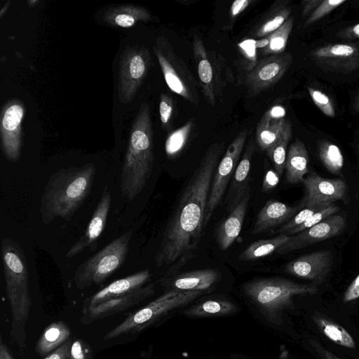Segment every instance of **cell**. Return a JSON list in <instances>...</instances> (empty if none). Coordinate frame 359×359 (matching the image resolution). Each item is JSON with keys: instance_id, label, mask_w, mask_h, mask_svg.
<instances>
[{"instance_id": "obj_1", "label": "cell", "mask_w": 359, "mask_h": 359, "mask_svg": "<svg viewBox=\"0 0 359 359\" xmlns=\"http://www.w3.org/2000/svg\"><path fill=\"white\" fill-rule=\"evenodd\" d=\"M223 142L206 151L180 196L155 256L156 266L182 265L193 257L201 238L210 189L224 151Z\"/></svg>"}, {"instance_id": "obj_2", "label": "cell", "mask_w": 359, "mask_h": 359, "mask_svg": "<svg viewBox=\"0 0 359 359\" xmlns=\"http://www.w3.org/2000/svg\"><path fill=\"white\" fill-rule=\"evenodd\" d=\"M95 172V165L89 163L52 174L41 195L42 222L46 225L57 217L69 221L90 194Z\"/></svg>"}, {"instance_id": "obj_3", "label": "cell", "mask_w": 359, "mask_h": 359, "mask_svg": "<svg viewBox=\"0 0 359 359\" xmlns=\"http://www.w3.org/2000/svg\"><path fill=\"white\" fill-rule=\"evenodd\" d=\"M154 165L153 128L150 108L143 102L132 125L121 175V191L134 200L149 180Z\"/></svg>"}, {"instance_id": "obj_4", "label": "cell", "mask_w": 359, "mask_h": 359, "mask_svg": "<svg viewBox=\"0 0 359 359\" xmlns=\"http://www.w3.org/2000/svg\"><path fill=\"white\" fill-rule=\"evenodd\" d=\"M317 285L301 284L277 277L256 278L245 283L244 294L269 323L280 326L285 312L294 307L296 296L313 295Z\"/></svg>"}, {"instance_id": "obj_5", "label": "cell", "mask_w": 359, "mask_h": 359, "mask_svg": "<svg viewBox=\"0 0 359 359\" xmlns=\"http://www.w3.org/2000/svg\"><path fill=\"white\" fill-rule=\"evenodd\" d=\"M1 251L6 294L13 320L24 323L28 318L31 307L25 255L20 244L8 237L2 240Z\"/></svg>"}, {"instance_id": "obj_6", "label": "cell", "mask_w": 359, "mask_h": 359, "mask_svg": "<svg viewBox=\"0 0 359 359\" xmlns=\"http://www.w3.org/2000/svg\"><path fill=\"white\" fill-rule=\"evenodd\" d=\"M131 236V231L123 233L83 261L73 277L76 287L83 290L100 284L115 273L125 262Z\"/></svg>"}, {"instance_id": "obj_7", "label": "cell", "mask_w": 359, "mask_h": 359, "mask_svg": "<svg viewBox=\"0 0 359 359\" xmlns=\"http://www.w3.org/2000/svg\"><path fill=\"white\" fill-rule=\"evenodd\" d=\"M204 294L199 291L165 292L146 306L128 316L121 324L109 332L104 339L141 331L165 316L175 313L177 310L187 306Z\"/></svg>"}, {"instance_id": "obj_8", "label": "cell", "mask_w": 359, "mask_h": 359, "mask_svg": "<svg viewBox=\"0 0 359 359\" xmlns=\"http://www.w3.org/2000/svg\"><path fill=\"white\" fill-rule=\"evenodd\" d=\"M154 52L162 70L167 86L171 91L198 106L199 83L184 61L174 52L164 36H158Z\"/></svg>"}, {"instance_id": "obj_9", "label": "cell", "mask_w": 359, "mask_h": 359, "mask_svg": "<svg viewBox=\"0 0 359 359\" xmlns=\"http://www.w3.org/2000/svg\"><path fill=\"white\" fill-rule=\"evenodd\" d=\"M151 55L143 46L128 47L119 65L118 94L119 100L130 103L136 95L151 66Z\"/></svg>"}, {"instance_id": "obj_10", "label": "cell", "mask_w": 359, "mask_h": 359, "mask_svg": "<svg viewBox=\"0 0 359 359\" xmlns=\"http://www.w3.org/2000/svg\"><path fill=\"white\" fill-rule=\"evenodd\" d=\"M248 135V130L243 129L232 141L219 162L212 180L205 208L203 229L209 222L214 211L219 205L230 183Z\"/></svg>"}, {"instance_id": "obj_11", "label": "cell", "mask_w": 359, "mask_h": 359, "mask_svg": "<svg viewBox=\"0 0 359 359\" xmlns=\"http://www.w3.org/2000/svg\"><path fill=\"white\" fill-rule=\"evenodd\" d=\"M290 53L271 55L261 60L245 77L248 96H257L274 86L288 70L292 63Z\"/></svg>"}, {"instance_id": "obj_12", "label": "cell", "mask_w": 359, "mask_h": 359, "mask_svg": "<svg viewBox=\"0 0 359 359\" xmlns=\"http://www.w3.org/2000/svg\"><path fill=\"white\" fill-rule=\"evenodd\" d=\"M24 106L19 100H11L3 107L1 115V142L5 157L11 162L17 161L22 147V121Z\"/></svg>"}, {"instance_id": "obj_13", "label": "cell", "mask_w": 359, "mask_h": 359, "mask_svg": "<svg viewBox=\"0 0 359 359\" xmlns=\"http://www.w3.org/2000/svg\"><path fill=\"white\" fill-rule=\"evenodd\" d=\"M346 224L345 218L340 215H333L295 235L280 247L276 252L285 255L299 250L315 243L331 238L341 233Z\"/></svg>"}, {"instance_id": "obj_14", "label": "cell", "mask_w": 359, "mask_h": 359, "mask_svg": "<svg viewBox=\"0 0 359 359\" xmlns=\"http://www.w3.org/2000/svg\"><path fill=\"white\" fill-rule=\"evenodd\" d=\"M332 264V252L330 250H321L292 260L287 264L285 269L289 274L311 280L317 285L326 279Z\"/></svg>"}, {"instance_id": "obj_15", "label": "cell", "mask_w": 359, "mask_h": 359, "mask_svg": "<svg viewBox=\"0 0 359 359\" xmlns=\"http://www.w3.org/2000/svg\"><path fill=\"white\" fill-rule=\"evenodd\" d=\"M311 57L318 65L333 71L351 72L359 67V48L355 44L326 45L313 50Z\"/></svg>"}, {"instance_id": "obj_16", "label": "cell", "mask_w": 359, "mask_h": 359, "mask_svg": "<svg viewBox=\"0 0 359 359\" xmlns=\"http://www.w3.org/2000/svg\"><path fill=\"white\" fill-rule=\"evenodd\" d=\"M111 202V192L106 185L83 234L70 247L66 257L72 258L97 243L106 226Z\"/></svg>"}, {"instance_id": "obj_17", "label": "cell", "mask_w": 359, "mask_h": 359, "mask_svg": "<svg viewBox=\"0 0 359 359\" xmlns=\"http://www.w3.org/2000/svg\"><path fill=\"white\" fill-rule=\"evenodd\" d=\"M219 280V271L215 269H207L163 277L161 283L167 289L166 292L199 291L205 294L212 291Z\"/></svg>"}, {"instance_id": "obj_18", "label": "cell", "mask_w": 359, "mask_h": 359, "mask_svg": "<svg viewBox=\"0 0 359 359\" xmlns=\"http://www.w3.org/2000/svg\"><path fill=\"white\" fill-rule=\"evenodd\" d=\"M306 197L304 204L328 203L342 200L346 194V185L339 179H327L312 172L302 182Z\"/></svg>"}, {"instance_id": "obj_19", "label": "cell", "mask_w": 359, "mask_h": 359, "mask_svg": "<svg viewBox=\"0 0 359 359\" xmlns=\"http://www.w3.org/2000/svg\"><path fill=\"white\" fill-rule=\"evenodd\" d=\"M255 151V142L250 140L232 176L225 198L226 209L229 212L250 194V169Z\"/></svg>"}, {"instance_id": "obj_20", "label": "cell", "mask_w": 359, "mask_h": 359, "mask_svg": "<svg viewBox=\"0 0 359 359\" xmlns=\"http://www.w3.org/2000/svg\"><path fill=\"white\" fill-rule=\"evenodd\" d=\"M150 278L149 270L144 269L111 283L89 298L86 303L88 311L104 302L127 294L144 286Z\"/></svg>"}, {"instance_id": "obj_21", "label": "cell", "mask_w": 359, "mask_h": 359, "mask_svg": "<svg viewBox=\"0 0 359 359\" xmlns=\"http://www.w3.org/2000/svg\"><path fill=\"white\" fill-rule=\"evenodd\" d=\"M300 206H290L278 201L271 199L259 210L252 230L257 235L288 222L299 210Z\"/></svg>"}, {"instance_id": "obj_22", "label": "cell", "mask_w": 359, "mask_h": 359, "mask_svg": "<svg viewBox=\"0 0 359 359\" xmlns=\"http://www.w3.org/2000/svg\"><path fill=\"white\" fill-rule=\"evenodd\" d=\"M285 114L283 107L274 106L260 118L256 128V142L262 150L266 151L281 135L287 122Z\"/></svg>"}, {"instance_id": "obj_23", "label": "cell", "mask_w": 359, "mask_h": 359, "mask_svg": "<svg viewBox=\"0 0 359 359\" xmlns=\"http://www.w3.org/2000/svg\"><path fill=\"white\" fill-rule=\"evenodd\" d=\"M155 286L150 283L142 286L127 294L104 302L88 311L91 319H97L119 313L134 305L138 304L154 294Z\"/></svg>"}, {"instance_id": "obj_24", "label": "cell", "mask_w": 359, "mask_h": 359, "mask_svg": "<svg viewBox=\"0 0 359 359\" xmlns=\"http://www.w3.org/2000/svg\"><path fill=\"white\" fill-rule=\"evenodd\" d=\"M250 194H248L229 215L220 222L216 231V241L221 250H226L238 236L245 217Z\"/></svg>"}, {"instance_id": "obj_25", "label": "cell", "mask_w": 359, "mask_h": 359, "mask_svg": "<svg viewBox=\"0 0 359 359\" xmlns=\"http://www.w3.org/2000/svg\"><path fill=\"white\" fill-rule=\"evenodd\" d=\"M192 46L194 57L200 81V86L201 87L203 94L207 102L211 106H214L215 104V95L213 70L208 59L206 49L198 36H194Z\"/></svg>"}, {"instance_id": "obj_26", "label": "cell", "mask_w": 359, "mask_h": 359, "mask_svg": "<svg viewBox=\"0 0 359 359\" xmlns=\"http://www.w3.org/2000/svg\"><path fill=\"white\" fill-rule=\"evenodd\" d=\"M238 306L224 298H210L200 300L182 311L190 318L223 317L238 312Z\"/></svg>"}, {"instance_id": "obj_27", "label": "cell", "mask_w": 359, "mask_h": 359, "mask_svg": "<svg viewBox=\"0 0 359 359\" xmlns=\"http://www.w3.org/2000/svg\"><path fill=\"white\" fill-rule=\"evenodd\" d=\"M309 157L304 144L297 139L290 147L285 162V178L289 184L302 182L309 172Z\"/></svg>"}, {"instance_id": "obj_28", "label": "cell", "mask_w": 359, "mask_h": 359, "mask_svg": "<svg viewBox=\"0 0 359 359\" xmlns=\"http://www.w3.org/2000/svg\"><path fill=\"white\" fill-rule=\"evenodd\" d=\"M151 18V13L147 9L130 4L110 8L104 15V20L107 24L123 28L131 27L140 21L147 22Z\"/></svg>"}, {"instance_id": "obj_29", "label": "cell", "mask_w": 359, "mask_h": 359, "mask_svg": "<svg viewBox=\"0 0 359 359\" xmlns=\"http://www.w3.org/2000/svg\"><path fill=\"white\" fill-rule=\"evenodd\" d=\"M291 8L282 1H276L253 29L252 35L263 38L278 29L290 17Z\"/></svg>"}, {"instance_id": "obj_30", "label": "cell", "mask_w": 359, "mask_h": 359, "mask_svg": "<svg viewBox=\"0 0 359 359\" xmlns=\"http://www.w3.org/2000/svg\"><path fill=\"white\" fill-rule=\"evenodd\" d=\"M70 336L69 327L62 321L50 324L44 330L36 344L41 355H47L65 343Z\"/></svg>"}, {"instance_id": "obj_31", "label": "cell", "mask_w": 359, "mask_h": 359, "mask_svg": "<svg viewBox=\"0 0 359 359\" xmlns=\"http://www.w3.org/2000/svg\"><path fill=\"white\" fill-rule=\"evenodd\" d=\"M312 318L319 330L330 341L343 347H355L352 336L339 324L316 313L313 315Z\"/></svg>"}, {"instance_id": "obj_32", "label": "cell", "mask_w": 359, "mask_h": 359, "mask_svg": "<svg viewBox=\"0 0 359 359\" xmlns=\"http://www.w3.org/2000/svg\"><path fill=\"white\" fill-rule=\"evenodd\" d=\"M289 238L290 236L279 234L270 239L253 242L241 253L238 259L241 261H251L268 256L276 252Z\"/></svg>"}, {"instance_id": "obj_33", "label": "cell", "mask_w": 359, "mask_h": 359, "mask_svg": "<svg viewBox=\"0 0 359 359\" xmlns=\"http://www.w3.org/2000/svg\"><path fill=\"white\" fill-rule=\"evenodd\" d=\"M292 124L287 120L284 130L278 140L266 151L267 156L273 164L275 171L280 175H283L285 170L287 147L292 137Z\"/></svg>"}, {"instance_id": "obj_34", "label": "cell", "mask_w": 359, "mask_h": 359, "mask_svg": "<svg viewBox=\"0 0 359 359\" xmlns=\"http://www.w3.org/2000/svg\"><path fill=\"white\" fill-rule=\"evenodd\" d=\"M294 25V18L290 16L278 29L267 35L269 45L260 50L261 55H271L283 53L286 48L289 36Z\"/></svg>"}, {"instance_id": "obj_35", "label": "cell", "mask_w": 359, "mask_h": 359, "mask_svg": "<svg viewBox=\"0 0 359 359\" xmlns=\"http://www.w3.org/2000/svg\"><path fill=\"white\" fill-rule=\"evenodd\" d=\"M319 157L327 170L338 175L344 165V156L340 149L334 144L323 141L318 147Z\"/></svg>"}, {"instance_id": "obj_36", "label": "cell", "mask_w": 359, "mask_h": 359, "mask_svg": "<svg viewBox=\"0 0 359 359\" xmlns=\"http://www.w3.org/2000/svg\"><path fill=\"white\" fill-rule=\"evenodd\" d=\"M194 125V122L190 120L168 136L165 150L169 158H175L182 151L188 142Z\"/></svg>"}, {"instance_id": "obj_37", "label": "cell", "mask_w": 359, "mask_h": 359, "mask_svg": "<svg viewBox=\"0 0 359 359\" xmlns=\"http://www.w3.org/2000/svg\"><path fill=\"white\" fill-rule=\"evenodd\" d=\"M330 204L328 203H313V204H304V208L296 214L291 219L285 223L278 231L279 234L287 235L289 231L301 225L306 222L310 217H311L316 212L322 210Z\"/></svg>"}, {"instance_id": "obj_38", "label": "cell", "mask_w": 359, "mask_h": 359, "mask_svg": "<svg viewBox=\"0 0 359 359\" xmlns=\"http://www.w3.org/2000/svg\"><path fill=\"white\" fill-rule=\"evenodd\" d=\"M339 210V207L332 204L327 205V207L320 210L313 214L311 217H310L306 222H304L301 225L297 226L293 229L287 234V236L295 235L302 231H304L314 225L318 224L321 222L323 220L329 217L331 215H334Z\"/></svg>"}, {"instance_id": "obj_39", "label": "cell", "mask_w": 359, "mask_h": 359, "mask_svg": "<svg viewBox=\"0 0 359 359\" xmlns=\"http://www.w3.org/2000/svg\"><path fill=\"white\" fill-rule=\"evenodd\" d=\"M174 104L172 98L167 93H161L159 102V114L161 127L169 132L172 129Z\"/></svg>"}, {"instance_id": "obj_40", "label": "cell", "mask_w": 359, "mask_h": 359, "mask_svg": "<svg viewBox=\"0 0 359 359\" xmlns=\"http://www.w3.org/2000/svg\"><path fill=\"white\" fill-rule=\"evenodd\" d=\"M310 96L314 104L326 116H335V110L330 97L322 91L311 87L308 88Z\"/></svg>"}, {"instance_id": "obj_41", "label": "cell", "mask_w": 359, "mask_h": 359, "mask_svg": "<svg viewBox=\"0 0 359 359\" xmlns=\"http://www.w3.org/2000/svg\"><path fill=\"white\" fill-rule=\"evenodd\" d=\"M345 0H325L307 18L305 26L311 25L345 3Z\"/></svg>"}, {"instance_id": "obj_42", "label": "cell", "mask_w": 359, "mask_h": 359, "mask_svg": "<svg viewBox=\"0 0 359 359\" xmlns=\"http://www.w3.org/2000/svg\"><path fill=\"white\" fill-rule=\"evenodd\" d=\"M238 47L245 61L246 69L248 71L251 70L257 63L255 40L253 39H246L240 42L238 44Z\"/></svg>"}, {"instance_id": "obj_43", "label": "cell", "mask_w": 359, "mask_h": 359, "mask_svg": "<svg viewBox=\"0 0 359 359\" xmlns=\"http://www.w3.org/2000/svg\"><path fill=\"white\" fill-rule=\"evenodd\" d=\"M280 175L273 169H269L265 172L262 191L268 193L273 190L279 183Z\"/></svg>"}, {"instance_id": "obj_44", "label": "cell", "mask_w": 359, "mask_h": 359, "mask_svg": "<svg viewBox=\"0 0 359 359\" xmlns=\"http://www.w3.org/2000/svg\"><path fill=\"white\" fill-rule=\"evenodd\" d=\"M72 344L71 340H67L51 353L48 354L44 359H69Z\"/></svg>"}, {"instance_id": "obj_45", "label": "cell", "mask_w": 359, "mask_h": 359, "mask_svg": "<svg viewBox=\"0 0 359 359\" xmlns=\"http://www.w3.org/2000/svg\"><path fill=\"white\" fill-rule=\"evenodd\" d=\"M359 298V274L351 283L346 288L343 301L344 302H351Z\"/></svg>"}, {"instance_id": "obj_46", "label": "cell", "mask_w": 359, "mask_h": 359, "mask_svg": "<svg viewBox=\"0 0 359 359\" xmlns=\"http://www.w3.org/2000/svg\"><path fill=\"white\" fill-rule=\"evenodd\" d=\"M88 351L84 347V343L81 340L72 342L70 349L69 359H86Z\"/></svg>"}, {"instance_id": "obj_47", "label": "cell", "mask_w": 359, "mask_h": 359, "mask_svg": "<svg viewBox=\"0 0 359 359\" xmlns=\"http://www.w3.org/2000/svg\"><path fill=\"white\" fill-rule=\"evenodd\" d=\"M310 344L322 359H346L334 355L315 339H310Z\"/></svg>"}, {"instance_id": "obj_48", "label": "cell", "mask_w": 359, "mask_h": 359, "mask_svg": "<svg viewBox=\"0 0 359 359\" xmlns=\"http://www.w3.org/2000/svg\"><path fill=\"white\" fill-rule=\"evenodd\" d=\"M252 2V0H236L233 1L230 8L231 19L233 21L234 18L243 12Z\"/></svg>"}, {"instance_id": "obj_49", "label": "cell", "mask_w": 359, "mask_h": 359, "mask_svg": "<svg viewBox=\"0 0 359 359\" xmlns=\"http://www.w3.org/2000/svg\"><path fill=\"white\" fill-rule=\"evenodd\" d=\"M322 2V0H306L302 1V16L306 17L309 14L311 15Z\"/></svg>"}, {"instance_id": "obj_50", "label": "cell", "mask_w": 359, "mask_h": 359, "mask_svg": "<svg viewBox=\"0 0 359 359\" xmlns=\"http://www.w3.org/2000/svg\"><path fill=\"white\" fill-rule=\"evenodd\" d=\"M338 35L348 39L359 38V23L342 30Z\"/></svg>"}, {"instance_id": "obj_51", "label": "cell", "mask_w": 359, "mask_h": 359, "mask_svg": "<svg viewBox=\"0 0 359 359\" xmlns=\"http://www.w3.org/2000/svg\"><path fill=\"white\" fill-rule=\"evenodd\" d=\"M0 359H13L6 345L4 343L1 339L0 342Z\"/></svg>"}, {"instance_id": "obj_52", "label": "cell", "mask_w": 359, "mask_h": 359, "mask_svg": "<svg viewBox=\"0 0 359 359\" xmlns=\"http://www.w3.org/2000/svg\"><path fill=\"white\" fill-rule=\"evenodd\" d=\"M269 40L267 36L263 37L262 39L255 40V46L257 50H262L266 48L269 45Z\"/></svg>"}, {"instance_id": "obj_53", "label": "cell", "mask_w": 359, "mask_h": 359, "mask_svg": "<svg viewBox=\"0 0 359 359\" xmlns=\"http://www.w3.org/2000/svg\"><path fill=\"white\" fill-rule=\"evenodd\" d=\"M353 109L355 112L359 113V93L355 99V102L353 105Z\"/></svg>"}, {"instance_id": "obj_54", "label": "cell", "mask_w": 359, "mask_h": 359, "mask_svg": "<svg viewBox=\"0 0 359 359\" xmlns=\"http://www.w3.org/2000/svg\"><path fill=\"white\" fill-rule=\"evenodd\" d=\"M282 359H290L287 356L283 358Z\"/></svg>"}]
</instances>
